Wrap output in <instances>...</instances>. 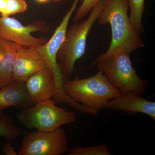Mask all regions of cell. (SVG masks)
I'll return each instance as SVG.
<instances>
[{
    "instance_id": "4",
    "label": "cell",
    "mask_w": 155,
    "mask_h": 155,
    "mask_svg": "<svg viewBox=\"0 0 155 155\" xmlns=\"http://www.w3.org/2000/svg\"><path fill=\"white\" fill-rule=\"evenodd\" d=\"M130 54L126 51L120 52L95 65L121 94L132 92L141 95L145 91L149 82L137 75L131 64Z\"/></svg>"
},
{
    "instance_id": "6",
    "label": "cell",
    "mask_w": 155,
    "mask_h": 155,
    "mask_svg": "<svg viewBox=\"0 0 155 155\" xmlns=\"http://www.w3.org/2000/svg\"><path fill=\"white\" fill-rule=\"evenodd\" d=\"M67 134L63 127L51 131L37 130L22 138L18 155H63L69 151Z\"/></svg>"
},
{
    "instance_id": "21",
    "label": "cell",
    "mask_w": 155,
    "mask_h": 155,
    "mask_svg": "<svg viewBox=\"0 0 155 155\" xmlns=\"http://www.w3.org/2000/svg\"><path fill=\"white\" fill-rule=\"evenodd\" d=\"M38 3L40 4H45L49 2L50 0H35Z\"/></svg>"
},
{
    "instance_id": "5",
    "label": "cell",
    "mask_w": 155,
    "mask_h": 155,
    "mask_svg": "<svg viewBox=\"0 0 155 155\" xmlns=\"http://www.w3.org/2000/svg\"><path fill=\"white\" fill-rule=\"evenodd\" d=\"M54 100H45L23 108L16 115L17 120L29 128L51 131L76 121L75 113L56 105Z\"/></svg>"
},
{
    "instance_id": "8",
    "label": "cell",
    "mask_w": 155,
    "mask_h": 155,
    "mask_svg": "<svg viewBox=\"0 0 155 155\" xmlns=\"http://www.w3.org/2000/svg\"><path fill=\"white\" fill-rule=\"evenodd\" d=\"M48 30V27L42 20L24 25L13 17H0V38L24 47L37 48L46 42L45 38L35 37L31 34L46 32Z\"/></svg>"
},
{
    "instance_id": "16",
    "label": "cell",
    "mask_w": 155,
    "mask_h": 155,
    "mask_svg": "<svg viewBox=\"0 0 155 155\" xmlns=\"http://www.w3.org/2000/svg\"><path fill=\"white\" fill-rule=\"evenodd\" d=\"M110 147L106 143L93 146L76 147L70 150L68 155H110Z\"/></svg>"
},
{
    "instance_id": "1",
    "label": "cell",
    "mask_w": 155,
    "mask_h": 155,
    "mask_svg": "<svg viewBox=\"0 0 155 155\" xmlns=\"http://www.w3.org/2000/svg\"><path fill=\"white\" fill-rule=\"evenodd\" d=\"M127 0H105L98 20L101 25L109 23L112 31L110 44L104 53L101 54L93 62L105 61L116 53L126 51L131 53L144 47V43L132 26L128 14Z\"/></svg>"
},
{
    "instance_id": "17",
    "label": "cell",
    "mask_w": 155,
    "mask_h": 155,
    "mask_svg": "<svg viewBox=\"0 0 155 155\" xmlns=\"http://www.w3.org/2000/svg\"><path fill=\"white\" fill-rule=\"evenodd\" d=\"M28 5L25 0H7V6L1 17H10L11 15L22 13L27 11Z\"/></svg>"
},
{
    "instance_id": "7",
    "label": "cell",
    "mask_w": 155,
    "mask_h": 155,
    "mask_svg": "<svg viewBox=\"0 0 155 155\" xmlns=\"http://www.w3.org/2000/svg\"><path fill=\"white\" fill-rule=\"evenodd\" d=\"M80 1L74 0L72 7L63 17L61 23L56 28L49 40L36 48L37 51L44 58L55 76L60 89V93L58 95V97H64L66 95L63 87L64 82L67 79L64 76L61 66L58 63L57 54L64 41L70 18L76 10L78 4Z\"/></svg>"
},
{
    "instance_id": "22",
    "label": "cell",
    "mask_w": 155,
    "mask_h": 155,
    "mask_svg": "<svg viewBox=\"0 0 155 155\" xmlns=\"http://www.w3.org/2000/svg\"><path fill=\"white\" fill-rule=\"evenodd\" d=\"M53 1L55 2H61L63 1H68V0H53Z\"/></svg>"
},
{
    "instance_id": "15",
    "label": "cell",
    "mask_w": 155,
    "mask_h": 155,
    "mask_svg": "<svg viewBox=\"0 0 155 155\" xmlns=\"http://www.w3.org/2000/svg\"><path fill=\"white\" fill-rule=\"evenodd\" d=\"M146 0H127L130 9L129 19L134 28L139 35L143 34L145 28L143 25L142 18Z\"/></svg>"
},
{
    "instance_id": "3",
    "label": "cell",
    "mask_w": 155,
    "mask_h": 155,
    "mask_svg": "<svg viewBox=\"0 0 155 155\" xmlns=\"http://www.w3.org/2000/svg\"><path fill=\"white\" fill-rule=\"evenodd\" d=\"M105 1H101L94 7L87 19L75 22L67 29L57 55V61H60L62 72L67 78L74 72L76 61L85 53L87 38L104 8Z\"/></svg>"
},
{
    "instance_id": "19",
    "label": "cell",
    "mask_w": 155,
    "mask_h": 155,
    "mask_svg": "<svg viewBox=\"0 0 155 155\" xmlns=\"http://www.w3.org/2000/svg\"><path fill=\"white\" fill-rule=\"evenodd\" d=\"M13 143L6 142L2 146V150L3 154L5 155H18V153L15 150Z\"/></svg>"
},
{
    "instance_id": "9",
    "label": "cell",
    "mask_w": 155,
    "mask_h": 155,
    "mask_svg": "<svg viewBox=\"0 0 155 155\" xmlns=\"http://www.w3.org/2000/svg\"><path fill=\"white\" fill-rule=\"evenodd\" d=\"M25 84L34 104L52 98H55L60 93L55 76L49 67L35 72L26 80Z\"/></svg>"
},
{
    "instance_id": "13",
    "label": "cell",
    "mask_w": 155,
    "mask_h": 155,
    "mask_svg": "<svg viewBox=\"0 0 155 155\" xmlns=\"http://www.w3.org/2000/svg\"><path fill=\"white\" fill-rule=\"evenodd\" d=\"M21 46L0 38V88L13 81V66Z\"/></svg>"
},
{
    "instance_id": "14",
    "label": "cell",
    "mask_w": 155,
    "mask_h": 155,
    "mask_svg": "<svg viewBox=\"0 0 155 155\" xmlns=\"http://www.w3.org/2000/svg\"><path fill=\"white\" fill-rule=\"evenodd\" d=\"M22 134V128L14 123L11 117L0 112V137L13 143Z\"/></svg>"
},
{
    "instance_id": "2",
    "label": "cell",
    "mask_w": 155,
    "mask_h": 155,
    "mask_svg": "<svg viewBox=\"0 0 155 155\" xmlns=\"http://www.w3.org/2000/svg\"><path fill=\"white\" fill-rule=\"evenodd\" d=\"M67 96L90 110L99 112L109 100L121 94L108 81L102 71L84 79H67L63 84Z\"/></svg>"
},
{
    "instance_id": "11",
    "label": "cell",
    "mask_w": 155,
    "mask_h": 155,
    "mask_svg": "<svg viewBox=\"0 0 155 155\" xmlns=\"http://www.w3.org/2000/svg\"><path fill=\"white\" fill-rule=\"evenodd\" d=\"M104 108L118 110L129 114L141 113L155 120V102L148 101L141 95L132 92L121 94L117 97L109 100Z\"/></svg>"
},
{
    "instance_id": "10",
    "label": "cell",
    "mask_w": 155,
    "mask_h": 155,
    "mask_svg": "<svg viewBox=\"0 0 155 155\" xmlns=\"http://www.w3.org/2000/svg\"><path fill=\"white\" fill-rule=\"evenodd\" d=\"M48 65L36 48L21 47L16 54L13 66V81L25 83L31 75L48 68Z\"/></svg>"
},
{
    "instance_id": "20",
    "label": "cell",
    "mask_w": 155,
    "mask_h": 155,
    "mask_svg": "<svg viewBox=\"0 0 155 155\" xmlns=\"http://www.w3.org/2000/svg\"><path fill=\"white\" fill-rule=\"evenodd\" d=\"M7 0H0V14H2L5 10Z\"/></svg>"
},
{
    "instance_id": "12",
    "label": "cell",
    "mask_w": 155,
    "mask_h": 155,
    "mask_svg": "<svg viewBox=\"0 0 155 155\" xmlns=\"http://www.w3.org/2000/svg\"><path fill=\"white\" fill-rule=\"evenodd\" d=\"M34 105L25 83L13 81L0 88V112L9 107L23 109Z\"/></svg>"
},
{
    "instance_id": "18",
    "label": "cell",
    "mask_w": 155,
    "mask_h": 155,
    "mask_svg": "<svg viewBox=\"0 0 155 155\" xmlns=\"http://www.w3.org/2000/svg\"><path fill=\"white\" fill-rule=\"evenodd\" d=\"M102 0H83L82 4L77 9L73 18L74 22L80 21L90 12L97 4Z\"/></svg>"
}]
</instances>
